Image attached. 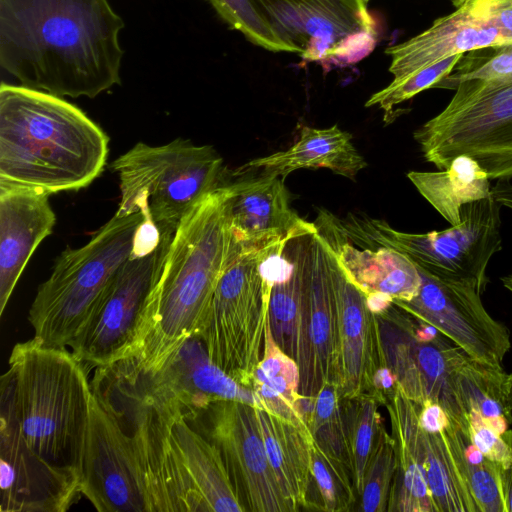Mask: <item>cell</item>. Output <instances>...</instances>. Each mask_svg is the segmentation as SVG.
Returning <instances> with one entry per match:
<instances>
[{
    "label": "cell",
    "mask_w": 512,
    "mask_h": 512,
    "mask_svg": "<svg viewBox=\"0 0 512 512\" xmlns=\"http://www.w3.org/2000/svg\"><path fill=\"white\" fill-rule=\"evenodd\" d=\"M507 290L508 292L511 294L512 296V277L510 278V280L508 281V284H507Z\"/></svg>",
    "instance_id": "45"
},
{
    "label": "cell",
    "mask_w": 512,
    "mask_h": 512,
    "mask_svg": "<svg viewBox=\"0 0 512 512\" xmlns=\"http://www.w3.org/2000/svg\"><path fill=\"white\" fill-rule=\"evenodd\" d=\"M509 405L512 414V372L509 374V390H508Z\"/></svg>",
    "instance_id": "44"
},
{
    "label": "cell",
    "mask_w": 512,
    "mask_h": 512,
    "mask_svg": "<svg viewBox=\"0 0 512 512\" xmlns=\"http://www.w3.org/2000/svg\"><path fill=\"white\" fill-rule=\"evenodd\" d=\"M0 384V511H67L82 495L79 472L49 462L27 445L5 374Z\"/></svg>",
    "instance_id": "15"
},
{
    "label": "cell",
    "mask_w": 512,
    "mask_h": 512,
    "mask_svg": "<svg viewBox=\"0 0 512 512\" xmlns=\"http://www.w3.org/2000/svg\"><path fill=\"white\" fill-rule=\"evenodd\" d=\"M366 298L368 307L374 314L384 312L393 303L390 296L382 293L366 294Z\"/></svg>",
    "instance_id": "43"
},
{
    "label": "cell",
    "mask_w": 512,
    "mask_h": 512,
    "mask_svg": "<svg viewBox=\"0 0 512 512\" xmlns=\"http://www.w3.org/2000/svg\"><path fill=\"white\" fill-rule=\"evenodd\" d=\"M158 407L167 431L186 512H245L220 450L174 401L142 394Z\"/></svg>",
    "instance_id": "17"
},
{
    "label": "cell",
    "mask_w": 512,
    "mask_h": 512,
    "mask_svg": "<svg viewBox=\"0 0 512 512\" xmlns=\"http://www.w3.org/2000/svg\"><path fill=\"white\" fill-rule=\"evenodd\" d=\"M109 137L64 97L0 86V180L48 194L77 191L103 172Z\"/></svg>",
    "instance_id": "2"
},
{
    "label": "cell",
    "mask_w": 512,
    "mask_h": 512,
    "mask_svg": "<svg viewBox=\"0 0 512 512\" xmlns=\"http://www.w3.org/2000/svg\"><path fill=\"white\" fill-rule=\"evenodd\" d=\"M396 470L391 434L385 429L368 464L358 504L363 512H386Z\"/></svg>",
    "instance_id": "36"
},
{
    "label": "cell",
    "mask_w": 512,
    "mask_h": 512,
    "mask_svg": "<svg viewBox=\"0 0 512 512\" xmlns=\"http://www.w3.org/2000/svg\"><path fill=\"white\" fill-rule=\"evenodd\" d=\"M507 0H455L456 9L436 19L431 27L385 53L389 72L400 80L445 58L506 42L498 17Z\"/></svg>",
    "instance_id": "19"
},
{
    "label": "cell",
    "mask_w": 512,
    "mask_h": 512,
    "mask_svg": "<svg viewBox=\"0 0 512 512\" xmlns=\"http://www.w3.org/2000/svg\"><path fill=\"white\" fill-rule=\"evenodd\" d=\"M463 54L454 55L422 68L400 80L392 82L374 93L365 103V107L378 106L384 111L385 123L392 122L394 108L413 98L418 93L433 88L447 76Z\"/></svg>",
    "instance_id": "35"
},
{
    "label": "cell",
    "mask_w": 512,
    "mask_h": 512,
    "mask_svg": "<svg viewBox=\"0 0 512 512\" xmlns=\"http://www.w3.org/2000/svg\"><path fill=\"white\" fill-rule=\"evenodd\" d=\"M470 441L501 469L512 465V433L502 435L485 424L475 411L469 413Z\"/></svg>",
    "instance_id": "38"
},
{
    "label": "cell",
    "mask_w": 512,
    "mask_h": 512,
    "mask_svg": "<svg viewBox=\"0 0 512 512\" xmlns=\"http://www.w3.org/2000/svg\"><path fill=\"white\" fill-rule=\"evenodd\" d=\"M379 405L370 394L342 398L348 454L358 500L368 464L386 429Z\"/></svg>",
    "instance_id": "30"
},
{
    "label": "cell",
    "mask_w": 512,
    "mask_h": 512,
    "mask_svg": "<svg viewBox=\"0 0 512 512\" xmlns=\"http://www.w3.org/2000/svg\"><path fill=\"white\" fill-rule=\"evenodd\" d=\"M4 374L27 445L49 462L79 472L93 394L86 365L68 347L32 338L13 346Z\"/></svg>",
    "instance_id": "4"
},
{
    "label": "cell",
    "mask_w": 512,
    "mask_h": 512,
    "mask_svg": "<svg viewBox=\"0 0 512 512\" xmlns=\"http://www.w3.org/2000/svg\"><path fill=\"white\" fill-rule=\"evenodd\" d=\"M283 243L286 242L241 248L233 242L229 260L197 335L210 360L250 389L255 370L264 356L269 328L273 283L265 276L262 265Z\"/></svg>",
    "instance_id": "8"
},
{
    "label": "cell",
    "mask_w": 512,
    "mask_h": 512,
    "mask_svg": "<svg viewBox=\"0 0 512 512\" xmlns=\"http://www.w3.org/2000/svg\"><path fill=\"white\" fill-rule=\"evenodd\" d=\"M466 461L470 487L480 512H505L500 486L501 468L466 440Z\"/></svg>",
    "instance_id": "37"
},
{
    "label": "cell",
    "mask_w": 512,
    "mask_h": 512,
    "mask_svg": "<svg viewBox=\"0 0 512 512\" xmlns=\"http://www.w3.org/2000/svg\"><path fill=\"white\" fill-rule=\"evenodd\" d=\"M315 225L365 294L382 293L393 301H408L417 294L421 276L406 255L382 246L360 249L352 245L336 217L326 211L319 213Z\"/></svg>",
    "instance_id": "24"
},
{
    "label": "cell",
    "mask_w": 512,
    "mask_h": 512,
    "mask_svg": "<svg viewBox=\"0 0 512 512\" xmlns=\"http://www.w3.org/2000/svg\"><path fill=\"white\" fill-rule=\"evenodd\" d=\"M123 28L108 0H0V64L20 85L95 98L121 84Z\"/></svg>",
    "instance_id": "1"
},
{
    "label": "cell",
    "mask_w": 512,
    "mask_h": 512,
    "mask_svg": "<svg viewBox=\"0 0 512 512\" xmlns=\"http://www.w3.org/2000/svg\"><path fill=\"white\" fill-rule=\"evenodd\" d=\"M368 1H369V0H362V2H363L364 4H366V5H367Z\"/></svg>",
    "instance_id": "46"
},
{
    "label": "cell",
    "mask_w": 512,
    "mask_h": 512,
    "mask_svg": "<svg viewBox=\"0 0 512 512\" xmlns=\"http://www.w3.org/2000/svg\"><path fill=\"white\" fill-rule=\"evenodd\" d=\"M512 80V39L464 53L451 72L433 88L455 90L466 80Z\"/></svg>",
    "instance_id": "34"
},
{
    "label": "cell",
    "mask_w": 512,
    "mask_h": 512,
    "mask_svg": "<svg viewBox=\"0 0 512 512\" xmlns=\"http://www.w3.org/2000/svg\"><path fill=\"white\" fill-rule=\"evenodd\" d=\"M501 207L494 195L466 204L456 225L427 233L402 232L366 215L348 214L337 222L347 238L363 247H387L442 280L469 281L483 294L487 270L502 249Z\"/></svg>",
    "instance_id": "7"
},
{
    "label": "cell",
    "mask_w": 512,
    "mask_h": 512,
    "mask_svg": "<svg viewBox=\"0 0 512 512\" xmlns=\"http://www.w3.org/2000/svg\"><path fill=\"white\" fill-rule=\"evenodd\" d=\"M143 394L176 402L186 414L215 401H238L257 407L252 389L238 383L215 365L195 336L187 340L156 373L146 376Z\"/></svg>",
    "instance_id": "23"
},
{
    "label": "cell",
    "mask_w": 512,
    "mask_h": 512,
    "mask_svg": "<svg viewBox=\"0 0 512 512\" xmlns=\"http://www.w3.org/2000/svg\"><path fill=\"white\" fill-rule=\"evenodd\" d=\"M376 315L386 363L400 391L419 406L438 403L469 436L460 380L471 357L433 326L394 303Z\"/></svg>",
    "instance_id": "11"
},
{
    "label": "cell",
    "mask_w": 512,
    "mask_h": 512,
    "mask_svg": "<svg viewBox=\"0 0 512 512\" xmlns=\"http://www.w3.org/2000/svg\"><path fill=\"white\" fill-rule=\"evenodd\" d=\"M418 417L421 427L429 433L443 431L452 421L444 408L435 402L419 406Z\"/></svg>",
    "instance_id": "40"
},
{
    "label": "cell",
    "mask_w": 512,
    "mask_h": 512,
    "mask_svg": "<svg viewBox=\"0 0 512 512\" xmlns=\"http://www.w3.org/2000/svg\"><path fill=\"white\" fill-rule=\"evenodd\" d=\"M161 238V232L155 224L143 218L135 232L130 257L139 258L150 254L159 246Z\"/></svg>",
    "instance_id": "39"
},
{
    "label": "cell",
    "mask_w": 512,
    "mask_h": 512,
    "mask_svg": "<svg viewBox=\"0 0 512 512\" xmlns=\"http://www.w3.org/2000/svg\"><path fill=\"white\" fill-rule=\"evenodd\" d=\"M308 426L319 448L351 471L342 398L336 384L321 388L308 415Z\"/></svg>",
    "instance_id": "32"
},
{
    "label": "cell",
    "mask_w": 512,
    "mask_h": 512,
    "mask_svg": "<svg viewBox=\"0 0 512 512\" xmlns=\"http://www.w3.org/2000/svg\"><path fill=\"white\" fill-rule=\"evenodd\" d=\"M320 236L338 309L336 386L341 398L371 395L375 375L387 366L379 320L369 309L366 294L351 279L333 248Z\"/></svg>",
    "instance_id": "18"
},
{
    "label": "cell",
    "mask_w": 512,
    "mask_h": 512,
    "mask_svg": "<svg viewBox=\"0 0 512 512\" xmlns=\"http://www.w3.org/2000/svg\"><path fill=\"white\" fill-rule=\"evenodd\" d=\"M186 416L220 450L245 512H291L270 467L254 406L221 400Z\"/></svg>",
    "instance_id": "14"
},
{
    "label": "cell",
    "mask_w": 512,
    "mask_h": 512,
    "mask_svg": "<svg viewBox=\"0 0 512 512\" xmlns=\"http://www.w3.org/2000/svg\"><path fill=\"white\" fill-rule=\"evenodd\" d=\"M228 216L234 243L260 248L318 231L290 206L284 180L274 175L227 180Z\"/></svg>",
    "instance_id": "21"
},
{
    "label": "cell",
    "mask_w": 512,
    "mask_h": 512,
    "mask_svg": "<svg viewBox=\"0 0 512 512\" xmlns=\"http://www.w3.org/2000/svg\"><path fill=\"white\" fill-rule=\"evenodd\" d=\"M220 17L256 46L271 52L297 53L296 46L285 41L270 23L256 0H209Z\"/></svg>",
    "instance_id": "33"
},
{
    "label": "cell",
    "mask_w": 512,
    "mask_h": 512,
    "mask_svg": "<svg viewBox=\"0 0 512 512\" xmlns=\"http://www.w3.org/2000/svg\"><path fill=\"white\" fill-rule=\"evenodd\" d=\"M426 161L443 170L459 155L490 180L512 177V80L460 82L446 107L413 134Z\"/></svg>",
    "instance_id": "9"
},
{
    "label": "cell",
    "mask_w": 512,
    "mask_h": 512,
    "mask_svg": "<svg viewBox=\"0 0 512 512\" xmlns=\"http://www.w3.org/2000/svg\"><path fill=\"white\" fill-rule=\"evenodd\" d=\"M299 386L298 364L279 348L268 328L264 356L255 370L251 387L258 400L256 408L309 428Z\"/></svg>",
    "instance_id": "29"
},
{
    "label": "cell",
    "mask_w": 512,
    "mask_h": 512,
    "mask_svg": "<svg viewBox=\"0 0 512 512\" xmlns=\"http://www.w3.org/2000/svg\"><path fill=\"white\" fill-rule=\"evenodd\" d=\"M49 196L0 180V315L34 251L53 231L56 215Z\"/></svg>",
    "instance_id": "22"
},
{
    "label": "cell",
    "mask_w": 512,
    "mask_h": 512,
    "mask_svg": "<svg viewBox=\"0 0 512 512\" xmlns=\"http://www.w3.org/2000/svg\"><path fill=\"white\" fill-rule=\"evenodd\" d=\"M225 182L181 221L172 236L153 290L156 316L151 334L130 362L136 376L158 372L190 338L198 335L232 250Z\"/></svg>",
    "instance_id": "3"
},
{
    "label": "cell",
    "mask_w": 512,
    "mask_h": 512,
    "mask_svg": "<svg viewBox=\"0 0 512 512\" xmlns=\"http://www.w3.org/2000/svg\"><path fill=\"white\" fill-rule=\"evenodd\" d=\"M142 220L141 212L114 214L84 246L61 252L29 309L34 339L48 346H70L130 258Z\"/></svg>",
    "instance_id": "5"
},
{
    "label": "cell",
    "mask_w": 512,
    "mask_h": 512,
    "mask_svg": "<svg viewBox=\"0 0 512 512\" xmlns=\"http://www.w3.org/2000/svg\"><path fill=\"white\" fill-rule=\"evenodd\" d=\"M492 193L497 201L502 205L512 210V184L509 179H499L494 187Z\"/></svg>",
    "instance_id": "42"
},
{
    "label": "cell",
    "mask_w": 512,
    "mask_h": 512,
    "mask_svg": "<svg viewBox=\"0 0 512 512\" xmlns=\"http://www.w3.org/2000/svg\"><path fill=\"white\" fill-rule=\"evenodd\" d=\"M109 167L120 180L115 214L141 212L161 235H173L184 217L227 180L223 159L212 146L181 138L159 146L138 142Z\"/></svg>",
    "instance_id": "6"
},
{
    "label": "cell",
    "mask_w": 512,
    "mask_h": 512,
    "mask_svg": "<svg viewBox=\"0 0 512 512\" xmlns=\"http://www.w3.org/2000/svg\"><path fill=\"white\" fill-rule=\"evenodd\" d=\"M417 268L421 276L417 294L408 301L393 303L435 327L471 358L502 367L511 348L510 332L486 310L475 284L442 280Z\"/></svg>",
    "instance_id": "16"
},
{
    "label": "cell",
    "mask_w": 512,
    "mask_h": 512,
    "mask_svg": "<svg viewBox=\"0 0 512 512\" xmlns=\"http://www.w3.org/2000/svg\"><path fill=\"white\" fill-rule=\"evenodd\" d=\"M407 177L450 225L460 222L466 204L493 195L487 172L467 155L457 156L438 172L410 171Z\"/></svg>",
    "instance_id": "28"
},
{
    "label": "cell",
    "mask_w": 512,
    "mask_h": 512,
    "mask_svg": "<svg viewBox=\"0 0 512 512\" xmlns=\"http://www.w3.org/2000/svg\"><path fill=\"white\" fill-rule=\"evenodd\" d=\"M338 309L326 252L318 231L311 235L306 276V351L299 392L308 414L319 391L336 384Z\"/></svg>",
    "instance_id": "20"
},
{
    "label": "cell",
    "mask_w": 512,
    "mask_h": 512,
    "mask_svg": "<svg viewBox=\"0 0 512 512\" xmlns=\"http://www.w3.org/2000/svg\"><path fill=\"white\" fill-rule=\"evenodd\" d=\"M173 235L162 234L150 254L129 258L86 324L71 342L86 367L102 369L130 362L141 353L155 324L153 290Z\"/></svg>",
    "instance_id": "10"
},
{
    "label": "cell",
    "mask_w": 512,
    "mask_h": 512,
    "mask_svg": "<svg viewBox=\"0 0 512 512\" xmlns=\"http://www.w3.org/2000/svg\"><path fill=\"white\" fill-rule=\"evenodd\" d=\"M81 494L99 512H150L134 437L93 387L80 462Z\"/></svg>",
    "instance_id": "13"
},
{
    "label": "cell",
    "mask_w": 512,
    "mask_h": 512,
    "mask_svg": "<svg viewBox=\"0 0 512 512\" xmlns=\"http://www.w3.org/2000/svg\"><path fill=\"white\" fill-rule=\"evenodd\" d=\"M255 410L270 467L290 511L309 509L313 443L310 429L264 409Z\"/></svg>",
    "instance_id": "27"
},
{
    "label": "cell",
    "mask_w": 512,
    "mask_h": 512,
    "mask_svg": "<svg viewBox=\"0 0 512 512\" xmlns=\"http://www.w3.org/2000/svg\"><path fill=\"white\" fill-rule=\"evenodd\" d=\"M311 469L309 510L347 512L356 509L358 496L350 469L327 455L314 440Z\"/></svg>",
    "instance_id": "31"
},
{
    "label": "cell",
    "mask_w": 512,
    "mask_h": 512,
    "mask_svg": "<svg viewBox=\"0 0 512 512\" xmlns=\"http://www.w3.org/2000/svg\"><path fill=\"white\" fill-rule=\"evenodd\" d=\"M366 166L351 134L334 125L323 129L302 126L298 140L287 150L253 159L241 169H261L263 175L284 180L298 169L327 168L354 180Z\"/></svg>",
    "instance_id": "26"
},
{
    "label": "cell",
    "mask_w": 512,
    "mask_h": 512,
    "mask_svg": "<svg viewBox=\"0 0 512 512\" xmlns=\"http://www.w3.org/2000/svg\"><path fill=\"white\" fill-rule=\"evenodd\" d=\"M389 415L396 470L388 512H435L421 458L419 405L399 389L384 405Z\"/></svg>",
    "instance_id": "25"
},
{
    "label": "cell",
    "mask_w": 512,
    "mask_h": 512,
    "mask_svg": "<svg viewBox=\"0 0 512 512\" xmlns=\"http://www.w3.org/2000/svg\"><path fill=\"white\" fill-rule=\"evenodd\" d=\"M500 486L505 512H512V465L501 469Z\"/></svg>",
    "instance_id": "41"
},
{
    "label": "cell",
    "mask_w": 512,
    "mask_h": 512,
    "mask_svg": "<svg viewBox=\"0 0 512 512\" xmlns=\"http://www.w3.org/2000/svg\"><path fill=\"white\" fill-rule=\"evenodd\" d=\"M277 33L305 61L352 64L375 46V29L362 0H256Z\"/></svg>",
    "instance_id": "12"
}]
</instances>
